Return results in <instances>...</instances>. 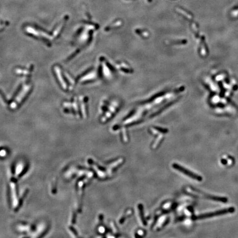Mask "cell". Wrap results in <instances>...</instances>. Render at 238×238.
<instances>
[{"mask_svg": "<svg viewBox=\"0 0 238 238\" xmlns=\"http://www.w3.org/2000/svg\"><path fill=\"white\" fill-rule=\"evenodd\" d=\"M235 211V208L233 207H230L229 208H224L217 211H214L212 212H208V213H203L199 215H195L194 217H192V220H204V219H207V218H210L215 217L217 216H220V215H227L229 213H233Z\"/></svg>", "mask_w": 238, "mask_h": 238, "instance_id": "6da1fadb", "label": "cell"}, {"mask_svg": "<svg viewBox=\"0 0 238 238\" xmlns=\"http://www.w3.org/2000/svg\"><path fill=\"white\" fill-rule=\"evenodd\" d=\"M173 167L175 169L178 170L181 173L185 175L186 176H189V178H192V179H194V180H196L198 181H201L203 180V178L201 175L196 174L190 170L186 169L181 165H178L176 163H174L173 164Z\"/></svg>", "mask_w": 238, "mask_h": 238, "instance_id": "7a4b0ae2", "label": "cell"}, {"mask_svg": "<svg viewBox=\"0 0 238 238\" xmlns=\"http://www.w3.org/2000/svg\"><path fill=\"white\" fill-rule=\"evenodd\" d=\"M191 190L193 191L196 192L197 195H199V197L204 198V199H209V200L214 201L221 202H223V203H226L228 201V199L227 197L208 195V194H205L204 192H202L200 190L196 189L195 188H191Z\"/></svg>", "mask_w": 238, "mask_h": 238, "instance_id": "3957f363", "label": "cell"}, {"mask_svg": "<svg viewBox=\"0 0 238 238\" xmlns=\"http://www.w3.org/2000/svg\"><path fill=\"white\" fill-rule=\"evenodd\" d=\"M55 70H56V73H57V76H58L59 78V80H60L61 83H62L63 87H64V88H65V87H66V86H65V85L64 82L63 81V80H62V78H61V76H60L59 69V68H58V67H55Z\"/></svg>", "mask_w": 238, "mask_h": 238, "instance_id": "277c9868", "label": "cell"}]
</instances>
